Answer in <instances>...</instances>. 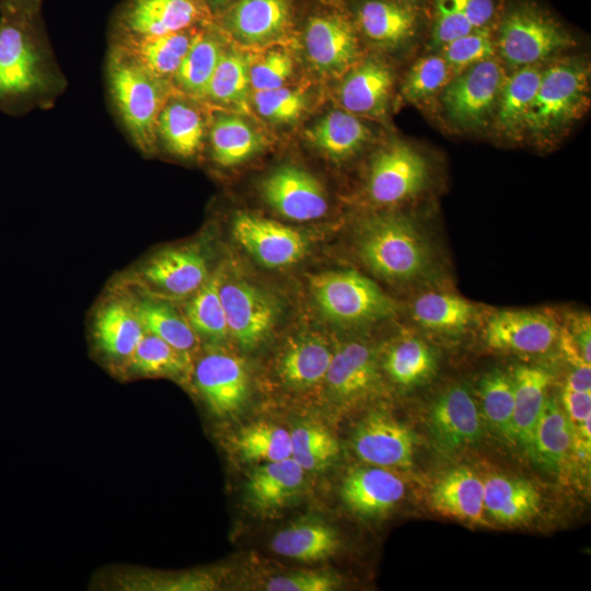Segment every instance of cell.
Masks as SVG:
<instances>
[{
    "instance_id": "obj_1",
    "label": "cell",
    "mask_w": 591,
    "mask_h": 591,
    "mask_svg": "<svg viewBox=\"0 0 591 591\" xmlns=\"http://www.w3.org/2000/svg\"><path fill=\"white\" fill-rule=\"evenodd\" d=\"M67 86L42 11L0 12V112L50 109Z\"/></svg>"
},
{
    "instance_id": "obj_2",
    "label": "cell",
    "mask_w": 591,
    "mask_h": 591,
    "mask_svg": "<svg viewBox=\"0 0 591 591\" xmlns=\"http://www.w3.org/2000/svg\"><path fill=\"white\" fill-rule=\"evenodd\" d=\"M356 246L362 263L390 282H421L436 271V257L427 236L401 213H375L362 220Z\"/></svg>"
},
{
    "instance_id": "obj_3",
    "label": "cell",
    "mask_w": 591,
    "mask_h": 591,
    "mask_svg": "<svg viewBox=\"0 0 591 591\" xmlns=\"http://www.w3.org/2000/svg\"><path fill=\"white\" fill-rule=\"evenodd\" d=\"M104 74L112 109L125 135L142 154H155L157 119L173 91L171 83L112 46L107 49Z\"/></svg>"
},
{
    "instance_id": "obj_4",
    "label": "cell",
    "mask_w": 591,
    "mask_h": 591,
    "mask_svg": "<svg viewBox=\"0 0 591 591\" xmlns=\"http://www.w3.org/2000/svg\"><path fill=\"white\" fill-rule=\"evenodd\" d=\"M313 299L329 321L358 327L395 314V302L371 279L355 270H333L310 278Z\"/></svg>"
},
{
    "instance_id": "obj_5",
    "label": "cell",
    "mask_w": 591,
    "mask_h": 591,
    "mask_svg": "<svg viewBox=\"0 0 591 591\" xmlns=\"http://www.w3.org/2000/svg\"><path fill=\"white\" fill-rule=\"evenodd\" d=\"M209 276L205 251L197 243H187L153 253L123 279L121 288L174 300L190 297Z\"/></svg>"
},
{
    "instance_id": "obj_6",
    "label": "cell",
    "mask_w": 591,
    "mask_h": 591,
    "mask_svg": "<svg viewBox=\"0 0 591 591\" xmlns=\"http://www.w3.org/2000/svg\"><path fill=\"white\" fill-rule=\"evenodd\" d=\"M588 70L578 60L553 65L545 71L525 116L524 128L537 136L559 131L583 109L587 103Z\"/></svg>"
},
{
    "instance_id": "obj_7",
    "label": "cell",
    "mask_w": 591,
    "mask_h": 591,
    "mask_svg": "<svg viewBox=\"0 0 591 591\" xmlns=\"http://www.w3.org/2000/svg\"><path fill=\"white\" fill-rule=\"evenodd\" d=\"M209 10L200 0H123L108 36H152L205 26Z\"/></svg>"
},
{
    "instance_id": "obj_8",
    "label": "cell",
    "mask_w": 591,
    "mask_h": 591,
    "mask_svg": "<svg viewBox=\"0 0 591 591\" xmlns=\"http://www.w3.org/2000/svg\"><path fill=\"white\" fill-rule=\"evenodd\" d=\"M220 297L229 335L242 349H256L268 338L277 322L279 305L276 299L247 280L229 278L224 270Z\"/></svg>"
},
{
    "instance_id": "obj_9",
    "label": "cell",
    "mask_w": 591,
    "mask_h": 591,
    "mask_svg": "<svg viewBox=\"0 0 591 591\" xmlns=\"http://www.w3.org/2000/svg\"><path fill=\"white\" fill-rule=\"evenodd\" d=\"M570 44L571 39L554 22L529 8L509 13L500 28V54L517 67L533 66Z\"/></svg>"
},
{
    "instance_id": "obj_10",
    "label": "cell",
    "mask_w": 591,
    "mask_h": 591,
    "mask_svg": "<svg viewBox=\"0 0 591 591\" xmlns=\"http://www.w3.org/2000/svg\"><path fill=\"white\" fill-rule=\"evenodd\" d=\"M503 84V72L494 59L472 65L445 85L442 103L448 116L463 128L483 126L493 112Z\"/></svg>"
},
{
    "instance_id": "obj_11",
    "label": "cell",
    "mask_w": 591,
    "mask_h": 591,
    "mask_svg": "<svg viewBox=\"0 0 591 591\" xmlns=\"http://www.w3.org/2000/svg\"><path fill=\"white\" fill-rule=\"evenodd\" d=\"M424 157L403 142H393L373 157L368 193L379 205H394L419 194L428 182Z\"/></svg>"
},
{
    "instance_id": "obj_12",
    "label": "cell",
    "mask_w": 591,
    "mask_h": 591,
    "mask_svg": "<svg viewBox=\"0 0 591 591\" xmlns=\"http://www.w3.org/2000/svg\"><path fill=\"white\" fill-rule=\"evenodd\" d=\"M559 326L546 313L533 310H500L486 322V345L497 351L540 355L558 339Z\"/></svg>"
},
{
    "instance_id": "obj_13",
    "label": "cell",
    "mask_w": 591,
    "mask_h": 591,
    "mask_svg": "<svg viewBox=\"0 0 591 591\" xmlns=\"http://www.w3.org/2000/svg\"><path fill=\"white\" fill-rule=\"evenodd\" d=\"M233 236L260 264L286 267L298 263L308 251L302 232L280 222L239 212L232 222Z\"/></svg>"
},
{
    "instance_id": "obj_14",
    "label": "cell",
    "mask_w": 591,
    "mask_h": 591,
    "mask_svg": "<svg viewBox=\"0 0 591 591\" xmlns=\"http://www.w3.org/2000/svg\"><path fill=\"white\" fill-rule=\"evenodd\" d=\"M428 424L434 444L444 453L472 445L483 436L478 406L464 385H452L433 401Z\"/></svg>"
},
{
    "instance_id": "obj_15",
    "label": "cell",
    "mask_w": 591,
    "mask_h": 591,
    "mask_svg": "<svg viewBox=\"0 0 591 591\" xmlns=\"http://www.w3.org/2000/svg\"><path fill=\"white\" fill-rule=\"evenodd\" d=\"M260 192L275 211L290 220L320 219L328 209L320 182L299 166L282 165L275 169L263 179Z\"/></svg>"
},
{
    "instance_id": "obj_16",
    "label": "cell",
    "mask_w": 591,
    "mask_h": 591,
    "mask_svg": "<svg viewBox=\"0 0 591 591\" xmlns=\"http://www.w3.org/2000/svg\"><path fill=\"white\" fill-rule=\"evenodd\" d=\"M193 375L198 392L216 415H232L246 402L248 372L236 356L208 351L194 366Z\"/></svg>"
},
{
    "instance_id": "obj_17",
    "label": "cell",
    "mask_w": 591,
    "mask_h": 591,
    "mask_svg": "<svg viewBox=\"0 0 591 591\" xmlns=\"http://www.w3.org/2000/svg\"><path fill=\"white\" fill-rule=\"evenodd\" d=\"M324 382L331 397L340 404H352L373 396L382 387L374 350L360 341L336 346Z\"/></svg>"
},
{
    "instance_id": "obj_18",
    "label": "cell",
    "mask_w": 591,
    "mask_h": 591,
    "mask_svg": "<svg viewBox=\"0 0 591 591\" xmlns=\"http://www.w3.org/2000/svg\"><path fill=\"white\" fill-rule=\"evenodd\" d=\"M351 445L359 459L380 467H408L413 464V434L381 410L370 413L358 424Z\"/></svg>"
},
{
    "instance_id": "obj_19",
    "label": "cell",
    "mask_w": 591,
    "mask_h": 591,
    "mask_svg": "<svg viewBox=\"0 0 591 591\" xmlns=\"http://www.w3.org/2000/svg\"><path fill=\"white\" fill-rule=\"evenodd\" d=\"M194 99L172 91L157 119L158 151L163 149L172 157L188 160L204 148L207 123Z\"/></svg>"
},
{
    "instance_id": "obj_20",
    "label": "cell",
    "mask_w": 591,
    "mask_h": 591,
    "mask_svg": "<svg viewBox=\"0 0 591 591\" xmlns=\"http://www.w3.org/2000/svg\"><path fill=\"white\" fill-rule=\"evenodd\" d=\"M92 324L97 348L125 364L146 332L128 291L120 287L97 306Z\"/></svg>"
},
{
    "instance_id": "obj_21",
    "label": "cell",
    "mask_w": 591,
    "mask_h": 591,
    "mask_svg": "<svg viewBox=\"0 0 591 591\" xmlns=\"http://www.w3.org/2000/svg\"><path fill=\"white\" fill-rule=\"evenodd\" d=\"M198 28L152 36H108V46L130 57L154 77L171 83Z\"/></svg>"
},
{
    "instance_id": "obj_22",
    "label": "cell",
    "mask_w": 591,
    "mask_h": 591,
    "mask_svg": "<svg viewBox=\"0 0 591 591\" xmlns=\"http://www.w3.org/2000/svg\"><path fill=\"white\" fill-rule=\"evenodd\" d=\"M340 494L345 505L366 518L384 515L404 497L405 485L391 472L378 467H358L344 478Z\"/></svg>"
},
{
    "instance_id": "obj_23",
    "label": "cell",
    "mask_w": 591,
    "mask_h": 591,
    "mask_svg": "<svg viewBox=\"0 0 591 591\" xmlns=\"http://www.w3.org/2000/svg\"><path fill=\"white\" fill-rule=\"evenodd\" d=\"M304 40L309 60L322 73L340 72L352 63L358 55L354 28L339 16L311 18Z\"/></svg>"
},
{
    "instance_id": "obj_24",
    "label": "cell",
    "mask_w": 591,
    "mask_h": 591,
    "mask_svg": "<svg viewBox=\"0 0 591 591\" xmlns=\"http://www.w3.org/2000/svg\"><path fill=\"white\" fill-rule=\"evenodd\" d=\"M334 348L321 334L304 332L290 338L282 348L277 370L280 380L297 390L324 381Z\"/></svg>"
},
{
    "instance_id": "obj_25",
    "label": "cell",
    "mask_w": 591,
    "mask_h": 591,
    "mask_svg": "<svg viewBox=\"0 0 591 591\" xmlns=\"http://www.w3.org/2000/svg\"><path fill=\"white\" fill-rule=\"evenodd\" d=\"M434 510L472 523H485L484 482L468 467L449 471L431 491Z\"/></svg>"
},
{
    "instance_id": "obj_26",
    "label": "cell",
    "mask_w": 591,
    "mask_h": 591,
    "mask_svg": "<svg viewBox=\"0 0 591 591\" xmlns=\"http://www.w3.org/2000/svg\"><path fill=\"white\" fill-rule=\"evenodd\" d=\"M393 76L380 60L369 59L352 70L339 89V101L347 112L381 116L386 112Z\"/></svg>"
},
{
    "instance_id": "obj_27",
    "label": "cell",
    "mask_w": 591,
    "mask_h": 591,
    "mask_svg": "<svg viewBox=\"0 0 591 591\" xmlns=\"http://www.w3.org/2000/svg\"><path fill=\"white\" fill-rule=\"evenodd\" d=\"M304 472L293 457L262 463L246 483L247 499L258 510L278 509L298 495Z\"/></svg>"
},
{
    "instance_id": "obj_28",
    "label": "cell",
    "mask_w": 591,
    "mask_h": 591,
    "mask_svg": "<svg viewBox=\"0 0 591 591\" xmlns=\"http://www.w3.org/2000/svg\"><path fill=\"white\" fill-rule=\"evenodd\" d=\"M536 488L524 479L494 475L484 482L485 511L502 524H518L540 510Z\"/></svg>"
},
{
    "instance_id": "obj_29",
    "label": "cell",
    "mask_w": 591,
    "mask_h": 591,
    "mask_svg": "<svg viewBox=\"0 0 591 591\" xmlns=\"http://www.w3.org/2000/svg\"><path fill=\"white\" fill-rule=\"evenodd\" d=\"M222 51L223 46L219 37L206 26L199 27L172 78L173 91L204 101Z\"/></svg>"
},
{
    "instance_id": "obj_30",
    "label": "cell",
    "mask_w": 591,
    "mask_h": 591,
    "mask_svg": "<svg viewBox=\"0 0 591 591\" xmlns=\"http://www.w3.org/2000/svg\"><path fill=\"white\" fill-rule=\"evenodd\" d=\"M514 408L513 431L518 441L529 452L533 434L542 414L552 375L543 368L518 367L513 374Z\"/></svg>"
},
{
    "instance_id": "obj_31",
    "label": "cell",
    "mask_w": 591,
    "mask_h": 591,
    "mask_svg": "<svg viewBox=\"0 0 591 591\" xmlns=\"http://www.w3.org/2000/svg\"><path fill=\"white\" fill-rule=\"evenodd\" d=\"M289 16L288 0H239L229 11L225 24L239 39L260 43L281 33Z\"/></svg>"
},
{
    "instance_id": "obj_32",
    "label": "cell",
    "mask_w": 591,
    "mask_h": 591,
    "mask_svg": "<svg viewBox=\"0 0 591 591\" xmlns=\"http://www.w3.org/2000/svg\"><path fill=\"white\" fill-rule=\"evenodd\" d=\"M123 289L128 291L146 332L189 355H193L198 349L200 338L190 326L185 314L178 313L166 300L139 294L126 288Z\"/></svg>"
},
{
    "instance_id": "obj_33",
    "label": "cell",
    "mask_w": 591,
    "mask_h": 591,
    "mask_svg": "<svg viewBox=\"0 0 591 591\" xmlns=\"http://www.w3.org/2000/svg\"><path fill=\"white\" fill-rule=\"evenodd\" d=\"M476 316L475 304L450 292H425L413 303L414 320L422 328L440 335L463 333Z\"/></svg>"
},
{
    "instance_id": "obj_34",
    "label": "cell",
    "mask_w": 591,
    "mask_h": 591,
    "mask_svg": "<svg viewBox=\"0 0 591 591\" xmlns=\"http://www.w3.org/2000/svg\"><path fill=\"white\" fill-rule=\"evenodd\" d=\"M211 158L220 166L232 167L251 159L266 146L262 134L233 115L217 116L209 127Z\"/></svg>"
},
{
    "instance_id": "obj_35",
    "label": "cell",
    "mask_w": 591,
    "mask_h": 591,
    "mask_svg": "<svg viewBox=\"0 0 591 591\" xmlns=\"http://www.w3.org/2000/svg\"><path fill=\"white\" fill-rule=\"evenodd\" d=\"M306 140L329 159L345 160L370 138V131L354 114L334 111L305 131Z\"/></svg>"
},
{
    "instance_id": "obj_36",
    "label": "cell",
    "mask_w": 591,
    "mask_h": 591,
    "mask_svg": "<svg viewBox=\"0 0 591 591\" xmlns=\"http://www.w3.org/2000/svg\"><path fill=\"white\" fill-rule=\"evenodd\" d=\"M575 428L564 408L547 396L536 424L530 453L548 470H557L573 445Z\"/></svg>"
},
{
    "instance_id": "obj_37",
    "label": "cell",
    "mask_w": 591,
    "mask_h": 591,
    "mask_svg": "<svg viewBox=\"0 0 591 591\" xmlns=\"http://www.w3.org/2000/svg\"><path fill=\"white\" fill-rule=\"evenodd\" d=\"M339 541L336 531L322 522H302L285 528L271 540L278 555L300 561H318L334 555Z\"/></svg>"
},
{
    "instance_id": "obj_38",
    "label": "cell",
    "mask_w": 591,
    "mask_h": 591,
    "mask_svg": "<svg viewBox=\"0 0 591 591\" xmlns=\"http://www.w3.org/2000/svg\"><path fill=\"white\" fill-rule=\"evenodd\" d=\"M383 367L393 382L403 387H413L432 378L438 363L433 349L426 341L407 336L390 346Z\"/></svg>"
},
{
    "instance_id": "obj_39",
    "label": "cell",
    "mask_w": 591,
    "mask_h": 591,
    "mask_svg": "<svg viewBox=\"0 0 591 591\" xmlns=\"http://www.w3.org/2000/svg\"><path fill=\"white\" fill-rule=\"evenodd\" d=\"M223 269L210 274L205 283L190 296L185 306V316L201 339L210 344H220L229 336L223 304L220 297V283Z\"/></svg>"
},
{
    "instance_id": "obj_40",
    "label": "cell",
    "mask_w": 591,
    "mask_h": 591,
    "mask_svg": "<svg viewBox=\"0 0 591 591\" xmlns=\"http://www.w3.org/2000/svg\"><path fill=\"white\" fill-rule=\"evenodd\" d=\"M358 20L368 38L385 46H395L406 40L413 34L416 24L410 10L381 0L363 3Z\"/></svg>"
},
{
    "instance_id": "obj_41",
    "label": "cell",
    "mask_w": 591,
    "mask_h": 591,
    "mask_svg": "<svg viewBox=\"0 0 591 591\" xmlns=\"http://www.w3.org/2000/svg\"><path fill=\"white\" fill-rule=\"evenodd\" d=\"M126 367L132 374L141 376L183 378L192 368V355L144 332Z\"/></svg>"
},
{
    "instance_id": "obj_42",
    "label": "cell",
    "mask_w": 591,
    "mask_h": 591,
    "mask_svg": "<svg viewBox=\"0 0 591 591\" xmlns=\"http://www.w3.org/2000/svg\"><path fill=\"white\" fill-rule=\"evenodd\" d=\"M483 416L506 441L515 442L513 431L514 386L512 374L494 369L479 382Z\"/></svg>"
},
{
    "instance_id": "obj_43",
    "label": "cell",
    "mask_w": 591,
    "mask_h": 591,
    "mask_svg": "<svg viewBox=\"0 0 591 591\" xmlns=\"http://www.w3.org/2000/svg\"><path fill=\"white\" fill-rule=\"evenodd\" d=\"M542 71L533 66L521 67L503 81L498 102L497 120L501 130L517 134L524 128L525 116L536 94Z\"/></svg>"
},
{
    "instance_id": "obj_44",
    "label": "cell",
    "mask_w": 591,
    "mask_h": 591,
    "mask_svg": "<svg viewBox=\"0 0 591 591\" xmlns=\"http://www.w3.org/2000/svg\"><path fill=\"white\" fill-rule=\"evenodd\" d=\"M250 65L247 56L239 51L223 49L204 101L244 106L251 90Z\"/></svg>"
},
{
    "instance_id": "obj_45",
    "label": "cell",
    "mask_w": 591,
    "mask_h": 591,
    "mask_svg": "<svg viewBox=\"0 0 591 591\" xmlns=\"http://www.w3.org/2000/svg\"><path fill=\"white\" fill-rule=\"evenodd\" d=\"M236 449L243 460L267 463L291 457L290 431L267 421L251 424L239 432Z\"/></svg>"
},
{
    "instance_id": "obj_46",
    "label": "cell",
    "mask_w": 591,
    "mask_h": 591,
    "mask_svg": "<svg viewBox=\"0 0 591 591\" xmlns=\"http://www.w3.org/2000/svg\"><path fill=\"white\" fill-rule=\"evenodd\" d=\"M291 457L309 472L329 466L338 456L339 445L324 427L313 422H301L290 431Z\"/></svg>"
},
{
    "instance_id": "obj_47",
    "label": "cell",
    "mask_w": 591,
    "mask_h": 591,
    "mask_svg": "<svg viewBox=\"0 0 591 591\" xmlns=\"http://www.w3.org/2000/svg\"><path fill=\"white\" fill-rule=\"evenodd\" d=\"M124 590H213L216 577L207 571H193L177 575H158L147 571H128L117 576L116 583Z\"/></svg>"
},
{
    "instance_id": "obj_48",
    "label": "cell",
    "mask_w": 591,
    "mask_h": 591,
    "mask_svg": "<svg viewBox=\"0 0 591 591\" xmlns=\"http://www.w3.org/2000/svg\"><path fill=\"white\" fill-rule=\"evenodd\" d=\"M253 103L260 116L275 124L297 121L308 105L304 91L290 88L255 92Z\"/></svg>"
},
{
    "instance_id": "obj_49",
    "label": "cell",
    "mask_w": 591,
    "mask_h": 591,
    "mask_svg": "<svg viewBox=\"0 0 591 591\" xmlns=\"http://www.w3.org/2000/svg\"><path fill=\"white\" fill-rule=\"evenodd\" d=\"M450 71L451 67L442 56L419 59L404 82V97L409 102H417L431 96L447 84Z\"/></svg>"
},
{
    "instance_id": "obj_50",
    "label": "cell",
    "mask_w": 591,
    "mask_h": 591,
    "mask_svg": "<svg viewBox=\"0 0 591 591\" xmlns=\"http://www.w3.org/2000/svg\"><path fill=\"white\" fill-rule=\"evenodd\" d=\"M442 58L451 68L472 66L489 59L495 54L488 32L478 28L457 37L442 47Z\"/></svg>"
},
{
    "instance_id": "obj_51",
    "label": "cell",
    "mask_w": 591,
    "mask_h": 591,
    "mask_svg": "<svg viewBox=\"0 0 591 591\" xmlns=\"http://www.w3.org/2000/svg\"><path fill=\"white\" fill-rule=\"evenodd\" d=\"M293 61L280 50H271L259 60L250 65V85L254 92L274 90L283 86L292 76Z\"/></svg>"
},
{
    "instance_id": "obj_52",
    "label": "cell",
    "mask_w": 591,
    "mask_h": 591,
    "mask_svg": "<svg viewBox=\"0 0 591 591\" xmlns=\"http://www.w3.org/2000/svg\"><path fill=\"white\" fill-rule=\"evenodd\" d=\"M472 31L474 27L456 0H437V20L432 36L436 47H442Z\"/></svg>"
},
{
    "instance_id": "obj_53",
    "label": "cell",
    "mask_w": 591,
    "mask_h": 591,
    "mask_svg": "<svg viewBox=\"0 0 591 591\" xmlns=\"http://www.w3.org/2000/svg\"><path fill=\"white\" fill-rule=\"evenodd\" d=\"M336 576L327 571H297L270 578L265 589L269 591H331L338 588Z\"/></svg>"
},
{
    "instance_id": "obj_54",
    "label": "cell",
    "mask_w": 591,
    "mask_h": 591,
    "mask_svg": "<svg viewBox=\"0 0 591 591\" xmlns=\"http://www.w3.org/2000/svg\"><path fill=\"white\" fill-rule=\"evenodd\" d=\"M564 410L573 427L591 417V392L564 389L561 395Z\"/></svg>"
},
{
    "instance_id": "obj_55",
    "label": "cell",
    "mask_w": 591,
    "mask_h": 591,
    "mask_svg": "<svg viewBox=\"0 0 591 591\" xmlns=\"http://www.w3.org/2000/svg\"><path fill=\"white\" fill-rule=\"evenodd\" d=\"M474 30L483 28L494 14L493 0H456Z\"/></svg>"
},
{
    "instance_id": "obj_56",
    "label": "cell",
    "mask_w": 591,
    "mask_h": 591,
    "mask_svg": "<svg viewBox=\"0 0 591 591\" xmlns=\"http://www.w3.org/2000/svg\"><path fill=\"white\" fill-rule=\"evenodd\" d=\"M567 325V329L577 343L581 355L587 363H591V328L589 315L572 318Z\"/></svg>"
},
{
    "instance_id": "obj_57",
    "label": "cell",
    "mask_w": 591,
    "mask_h": 591,
    "mask_svg": "<svg viewBox=\"0 0 591 591\" xmlns=\"http://www.w3.org/2000/svg\"><path fill=\"white\" fill-rule=\"evenodd\" d=\"M564 389L577 392H591V366L583 364L575 367L569 373Z\"/></svg>"
},
{
    "instance_id": "obj_58",
    "label": "cell",
    "mask_w": 591,
    "mask_h": 591,
    "mask_svg": "<svg viewBox=\"0 0 591 591\" xmlns=\"http://www.w3.org/2000/svg\"><path fill=\"white\" fill-rule=\"evenodd\" d=\"M44 0H0V12L42 11Z\"/></svg>"
},
{
    "instance_id": "obj_59",
    "label": "cell",
    "mask_w": 591,
    "mask_h": 591,
    "mask_svg": "<svg viewBox=\"0 0 591 591\" xmlns=\"http://www.w3.org/2000/svg\"><path fill=\"white\" fill-rule=\"evenodd\" d=\"M200 1L208 8V10L210 9L215 10V9L222 8L230 0H200Z\"/></svg>"
}]
</instances>
